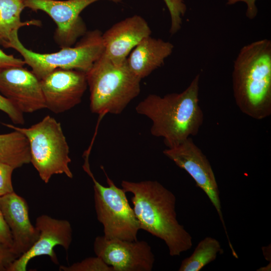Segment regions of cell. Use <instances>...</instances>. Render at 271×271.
<instances>
[{
  "label": "cell",
  "instance_id": "1",
  "mask_svg": "<svg viewBox=\"0 0 271 271\" xmlns=\"http://www.w3.org/2000/svg\"><path fill=\"white\" fill-rule=\"evenodd\" d=\"M121 186L132 194V208L141 229L164 241L172 256L191 248L192 237L177 220L172 192L156 180H122Z\"/></svg>",
  "mask_w": 271,
  "mask_h": 271
},
{
  "label": "cell",
  "instance_id": "2",
  "mask_svg": "<svg viewBox=\"0 0 271 271\" xmlns=\"http://www.w3.org/2000/svg\"><path fill=\"white\" fill-rule=\"evenodd\" d=\"M200 75L195 76L181 93L163 96L151 94L136 107V112L152 121L150 131L162 138L167 148L196 136L204 120L199 103Z\"/></svg>",
  "mask_w": 271,
  "mask_h": 271
},
{
  "label": "cell",
  "instance_id": "3",
  "mask_svg": "<svg viewBox=\"0 0 271 271\" xmlns=\"http://www.w3.org/2000/svg\"><path fill=\"white\" fill-rule=\"evenodd\" d=\"M233 94L239 109L262 120L271 115V41L263 39L244 46L234 61Z\"/></svg>",
  "mask_w": 271,
  "mask_h": 271
},
{
  "label": "cell",
  "instance_id": "4",
  "mask_svg": "<svg viewBox=\"0 0 271 271\" xmlns=\"http://www.w3.org/2000/svg\"><path fill=\"white\" fill-rule=\"evenodd\" d=\"M90 91V109L102 117L121 113L141 92V81L126 60L116 64L103 53L86 73Z\"/></svg>",
  "mask_w": 271,
  "mask_h": 271
},
{
  "label": "cell",
  "instance_id": "5",
  "mask_svg": "<svg viewBox=\"0 0 271 271\" xmlns=\"http://www.w3.org/2000/svg\"><path fill=\"white\" fill-rule=\"evenodd\" d=\"M3 124L20 131L27 138L30 150V163L45 183H48L54 175L65 174L69 178H73L69 166L71 161L69 147L60 123L54 118L46 116L26 128Z\"/></svg>",
  "mask_w": 271,
  "mask_h": 271
},
{
  "label": "cell",
  "instance_id": "6",
  "mask_svg": "<svg viewBox=\"0 0 271 271\" xmlns=\"http://www.w3.org/2000/svg\"><path fill=\"white\" fill-rule=\"evenodd\" d=\"M102 33L98 30L87 31L74 46L61 48L52 53H39L26 48L19 40L18 31L12 35L8 48L18 52L25 64L41 80L57 69H73L86 73L104 50Z\"/></svg>",
  "mask_w": 271,
  "mask_h": 271
},
{
  "label": "cell",
  "instance_id": "7",
  "mask_svg": "<svg viewBox=\"0 0 271 271\" xmlns=\"http://www.w3.org/2000/svg\"><path fill=\"white\" fill-rule=\"evenodd\" d=\"M89 154L87 152L84 154L83 168L93 182L95 210L97 218L103 226V236L108 239L137 240L141 229L126 192L115 185L104 170L108 186L96 180L90 169Z\"/></svg>",
  "mask_w": 271,
  "mask_h": 271
},
{
  "label": "cell",
  "instance_id": "8",
  "mask_svg": "<svg viewBox=\"0 0 271 271\" xmlns=\"http://www.w3.org/2000/svg\"><path fill=\"white\" fill-rule=\"evenodd\" d=\"M163 153L177 166L185 170L206 194L217 212L230 249L234 250L223 218L217 181L206 156L191 138L175 147L166 149Z\"/></svg>",
  "mask_w": 271,
  "mask_h": 271
},
{
  "label": "cell",
  "instance_id": "9",
  "mask_svg": "<svg viewBox=\"0 0 271 271\" xmlns=\"http://www.w3.org/2000/svg\"><path fill=\"white\" fill-rule=\"evenodd\" d=\"M101 0H24L26 8L46 13L57 25L54 39L60 48L72 46L87 32L80 16L90 5ZM118 3L120 0H108Z\"/></svg>",
  "mask_w": 271,
  "mask_h": 271
},
{
  "label": "cell",
  "instance_id": "10",
  "mask_svg": "<svg viewBox=\"0 0 271 271\" xmlns=\"http://www.w3.org/2000/svg\"><path fill=\"white\" fill-rule=\"evenodd\" d=\"M93 250L113 271H151L155 261L149 244L145 240L129 241L97 236Z\"/></svg>",
  "mask_w": 271,
  "mask_h": 271
},
{
  "label": "cell",
  "instance_id": "11",
  "mask_svg": "<svg viewBox=\"0 0 271 271\" xmlns=\"http://www.w3.org/2000/svg\"><path fill=\"white\" fill-rule=\"evenodd\" d=\"M40 80L46 108L55 113L79 104L88 87L86 73L77 70L57 69Z\"/></svg>",
  "mask_w": 271,
  "mask_h": 271
},
{
  "label": "cell",
  "instance_id": "12",
  "mask_svg": "<svg viewBox=\"0 0 271 271\" xmlns=\"http://www.w3.org/2000/svg\"><path fill=\"white\" fill-rule=\"evenodd\" d=\"M35 226L39 233L38 239L28 250L11 263L7 271H26L29 262L41 255L49 256L54 263L58 264L54 247L60 245L66 251L69 248L72 241V229L68 220L43 214L37 218Z\"/></svg>",
  "mask_w": 271,
  "mask_h": 271
},
{
  "label": "cell",
  "instance_id": "13",
  "mask_svg": "<svg viewBox=\"0 0 271 271\" xmlns=\"http://www.w3.org/2000/svg\"><path fill=\"white\" fill-rule=\"evenodd\" d=\"M0 93L23 113L46 108L40 80L23 67L0 71Z\"/></svg>",
  "mask_w": 271,
  "mask_h": 271
},
{
  "label": "cell",
  "instance_id": "14",
  "mask_svg": "<svg viewBox=\"0 0 271 271\" xmlns=\"http://www.w3.org/2000/svg\"><path fill=\"white\" fill-rule=\"evenodd\" d=\"M151 33L148 23L142 17L134 15L127 18L102 34L103 53L113 63L121 64L131 50Z\"/></svg>",
  "mask_w": 271,
  "mask_h": 271
},
{
  "label": "cell",
  "instance_id": "15",
  "mask_svg": "<svg viewBox=\"0 0 271 271\" xmlns=\"http://www.w3.org/2000/svg\"><path fill=\"white\" fill-rule=\"evenodd\" d=\"M0 208L12 236V250L19 257L37 241L39 231L30 221L27 201L14 191L0 197Z\"/></svg>",
  "mask_w": 271,
  "mask_h": 271
},
{
  "label": "cell",
  "instance_id": "16",
  "mask_svg": "<svg viewBox=\"0 0 271 271\" xmlns=\"http://www.w3.org/2000/svg\"><path fill=\"white\" fill-rule=\"evenodd\" d=\"M174 48L170 42L150 36L134 48L126 61L131 72L142 80L161 67L172 53Z\"/></svg>",
  "mask_w": 271,
  "mask_h": 271
},
{
  "label": "cell",
  "instance_id": "17",
  "mask_svg": "<svg viewBox=\"0 0 271 271\" xmlns=\"http://www.w3.org/2000/svg\"><path fill=\"white\" fill-rule=\"evenodd\" d=\"M24 0H0V45L8 48L12 34L24 26H41V22L32 20L21 21L25 8Z\"/></svg>",
  "mask_w": 271,
  "mask_h": 271
},
{
  "label": "cell",
  "instance_id": "18",
  "mask_svg": "<svg viewBox=\"0 0 271 271\" xmlns=\"http://www.w3.org/2000/svg\"><path fill=\"white\" fill-rule=\"evenodd\" d=\"M0 161L15 169L31 162L30 150L27 138L19 131L0 134Z\"/></svg>",
  "mask_w": 271,
  "mask_h": 271
},
{
  "label": "cell",
  "instance_id": "19",
  "mask_svg": "<svg viewBox=\"0 0 271 271\" xmlns=\"http://www.w3.org/2000/svg\"><path fill=\"white\" fill-rule=\"evenodd\" d=\"M223 252L221 245L215 238L207 236L201 240L193 253L183 259L179 271H199L213 261L218 254Z\"/></svg>",
  "mask_w": 271,
  "mask_h": 271
},
{
  "label": "cell",
  "instance_id": "20",
  "mask_svg": "<svg viewBox=\"0 0 271 271\" xmlns=\"http://www.w3.org/2000/svg\"><path fill=\"white\" fill-rule=\"evenodd\" d=\"M61 271H113L112 267L107 265L97 256L89 257L69 266L60 265Z\"/></svg>",
  "mask_w": 271,
  "mask_h": 271
},
{
  "label": "cell",
  "instance_id": "21",
  "mask_svg": "<svg viewBox=\"0 0 271 271\" xmlns=\"http://www.w3.org/2000/svg\"><path fill=\"white\" fill-rule=\"evenodd\" d=\"M170 14L171 23L170 33L174 35L181 29L182 17L186 11V6L183 0H164Z\"/></svg>",
  "mask_w": 271,
  "mask_h": 271
},
{
  "label": "cell",
  "instance_id": "22",
  "mask_svg": "<svg viewBox=\"0 0 271 271\" xmlns=\"http://www.w3.org/2000/svg\"><path fill=\"white\" fill-rule=\"evenodd\" d=\"M15 169L0 161V197L14 192L12 176Z\"/></svg>",
  "mask_w": 271,
  "mask_h": 271
},
{
  "label": "cell",
  "instance_id": "23",
  "mask_svg": "<svg viewBox=\"0 0 271 271\" xmlns=\"http://www.w3.org/2000/svg\"><path fill=\"white\" fill-rule=\"evenodd\" d=\"M0 110L6 113L15 124H24L23 113L18 110L8 99L1 93Z\"/></svg>",
  "mask_w": 271,
  "mask_h": 271
},
{
  "label": "cell",
  "instance_id": "24",
  "mask_svg": "<svg viewBox=\"0 0 271 271\" xmlns=\"http://www.w3.org/2000/svg\"><path fill=\"white\" fill-rule=\"evenodd\" d=\"M0 243L11 249L13 247V238L10 230L5 220L0 208Z\"/></svg>",
  "mask_w": 271,
  "mask_h": 271
},
{
  "label": "cell",
  "instance_id": "25",
  "mask_svg": "<svg viewBox=\"0 0 271 271\" xmlns=\"http://www.w3.org/2000/svg\"><path fill=\"white\" fill-rule=\"evenodd\" d=\"M25 65L23 59L7 54L0 48V71L12 67H23Z\"/></svg>",
  "mask_w": 271,
  "mask_h": 271
},
{
  "label": "cell",
  "instance_id": "26",
  "mask_svg": "<svg viewBox=\"0 0 271 271\" xmlns=\"http://www.w3.org/2000/svg\"><path fill=\"white\" fill-rule=\"evenodd\" d=\"M18 257L11 249L0 243V271H7L11 263Z\"/></svg>",
  "mask_w": 271,
  "mask_h": 271
},
{
  "label": "cell",
  "instance_id": "27",
  "mask_svg": "<svg viewBox=\"0 0 271 271\" xmlns=\"http://www.w3.org/2000/svg\"><path fill=\"white\" fill-rule=\"evenodd\" d=\"M256 0H227V5H231L241 2L247 5L246 17L250 20L254 19L257 14V8L255 5Z\"/></svg>",
  "mask_w": 271,
  "mask_h": 271
},
{
  "label": "cell",
  "instance_id": "28",
  "mask_svg": "<svg viewBox=\"0 0 271 271\" xmlns=\"http://www.w3.org/2000/svg\"><path fill=\"white\" fill-rule=\"evenodd\" d=\"M263 251V254L264 255V258L269 261H270V252H269V251L270 250V245H268L267 246H264L262 248Z\"/></svg>",
  "mask_w": 271,
  "mask_h": 271
}]
</instances>
